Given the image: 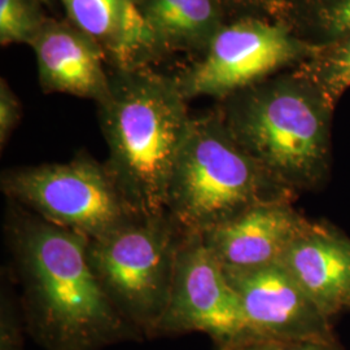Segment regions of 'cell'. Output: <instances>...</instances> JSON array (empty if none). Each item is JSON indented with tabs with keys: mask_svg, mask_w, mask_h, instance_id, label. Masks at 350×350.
I'll return each mask as SVG.
<instances>
[{
	"mask_svg": "<svg viewBox=\"0 0 350 350\" xmlns=\"http://www.w3.org/2000/svg\"><path fill=\"white\" fill-rule=\"evenodd\" d=\"M3 231L29 336L44 350H104L143 336L105 295L90 239L7 200Z\"/></svg>",
	"mask_w": 350,
	"mask_h": 350,
	"instance_id": "obj_1",
	"label": "cell"
},
{
	"mask_svg": "<svg viewBox=\"0 0 350 350\" xmlns=\"http://www.w3.org/2000/svg\"><path fill=\"white\" fill-rule=\"evenodd\" d=\"M175 75L152 66L113 69L109 91L98 103L108 148L105 166L130 209L166 212L174 165L192 116Z\"/></svg>",
	"mask_w": 350,
	"mask_h": 350,
	"instance_id": "obj_2",
	"label": "cell"
},
{
	"mask_svg": "<svg viewBox=\"0 0 350 350\" xmlns=\"http://www.w3.org/2000/svg\"><path fill=\"white\" fill-rule=\"evenodd\" d=\"M239 144L297 195L325 187L335 105L295 68L218 101Z\"/></svg>",
	"mask_w": 350,
	"mask_h": 350,
	"instance_id": "obj_3",
	"label": "cell"
},
{
	"mask_svg": "<svg viewBox=\"0 0 350 350\" xmlns=\"http://www.w3.org/2000/svg\"><path fill=\"white\" fill-rule=\"evenodd\" d=\"M297 196L239 144L217 105L192 116L166 201V212L186 232L201 234L256 204Z\"/></svg>",
	"mask_w": 350,
	"mask_h": 350,
	"instance_id": "obj_4",
	"label": "cell"
},
{
	"mask_svg": "<svg viewBox=\"0 0 350 350\" xmlns=\"http://www.w3.org/2000/svg\"><path fill=\"white\" fill-rule=\"evenodd\" d=\"M186 234L165 212L137 215L88 241V261L101 288L143 338H154L163 319Z\"/></svg>",
	"mask_w": 350,
	"mask_h": 350,
	"instance_id": "obj_5",
	"label": "cell"
},
{
	"mask_svg": "<svg viewBox=\"0 0 350 350\" xmlns=\"http://www.w3.org/2000/svg\"><path fill=\"white\" fill-rule=\"evenodd\" d=\"M0 188L7 200L88 239L104 237L138 215L127 205L105 163L88 152L69 163L4 170Z\"/></svg>",
	"mask_w": 350,
	"mask_h": 350,
	"instance_id": "obj_6",
	"label": "cell"
},
{
	"mask_svg": "<svg viewBox=\"0 0 350 350\" xmlns=\"http://www.w3.org/2000/svg\"><path fill=\"white\" fill-rule=\"evenodd\" d=\"M315 51L280 21L265 16L228 20L208 47L175 75L187 100L222 101L273 75L299 68Z\"/></svg>",
	"mask_w": 350,
	"mask_h": 350,
	"instance_id": "obj_7",
	"label": "cell"
},
{
	"mask_svg": "<svg viewBox=\"0 0 350 350\" xmlns=\"http://www.w3.org/2000/svg\"><path fill=\"white\" fill-rule=\"evenodd\" d=\"M201 332L215 348L250 338L237 292L199 232H187L178 253L174 282L154 338Z\"/></svg>",
	"mask_w": 350,
	"mask_h": 350,
	"instance_id": "obj_8",
	"label": "cell"
},
{
	"mask_svg": "<svg viewBox=\"0 0 350 350\" xmlns=\"http://www.w3.org/2000/svg\"><path fill=\"white\" fill-rule=\"evenodd\" d=\"M224 270L238 295L250 338L338 340L331 319L282 263Z\"/></svg>",
	"mask_w": 350,
	"mask_h": 350,
	"instance_id": "obj_9",
	"label": "cell"
},
{
	"mask_svg": "<svg viewBox=\"0 0 350 350\" xmlns=\"http://www.w3.org/2000/svg\"><path fill=\"white\" fill-rule=\"evenodd\" d=\"M291 199L260 202L201 232L224 269L239 270L280 262L309 222Z\"/></svg>",
	"mask_w": 350,
	"mask_h": 350,
	"instance_id": "obj_10",
	"label": "cell"
},
{
	"mask_svg": "<svg viewBox=\"0 0 350 350\" xmlns=\"http://www.w3.org/2000/svg\"><path fill=\"white\" fill-rule=\"evenodd\" d=\"M44 94H68L100 103L109 91L108 59L100 46L69 20L49 18L29 44Z\"/></svg>",
	"mask_w": 350,
	"mask_h": 350,
	"instance_id": "obj_11",
	"label": "cell"
},
{
	"mask_svg": "<svg viewBox=\"0 0 350 350\" xmlns=\"http://www.w3.org/2000/svg\"><path fill=\"white\" fill-rule=\"evenodd\" d=\"M280 263L332 319L350 313V238L327 221H310Z\"/></svg>",
	"mask_w": 350,
	"mask_h": 350,
	"instance_id": "obj_12",
	"label": "cell"
},
{
	"mask_svg": "<svg viewBox=\"0 0 350 350\" xmlns=\"http://www.w3.org/2000/svg\"><path fill=\"white\" fill-rule=\"evenodd\" d=\"M66 20L104 51L112 69L152 66L161 60L137 0H59Z\"/></svg>",
	"mask_w": 350,
	"mask_h": 350,
	"instance_id": "obj_13",
	"label": "cell"
},
{
	"mask_svg": "<svg viewBox=\"0 0 350 350\" xmlns=\"http://www.w3.org/2000/svg\"><path fill=\"white\" fill-rule=\"evenodd\" d=\"M161 57H199L228 21L219 0H137Z\"/></svg>",
	"mask_w": 350,
	"mask_h": 350,
	"instance_id": "obj_14",
	"label": "cell"
},
{
	"mask_svg": "<svg viewBox=\"0 0 350 350\" xmlns=\"http://www.w3.org/2000/svg\"><path fill=\"white\" fill-rule=\"evenodd\" d=\"M267 17L314 47L350 36V0H276Z\"/></svg>",
	"mask_w": 350,
	"mask_h": 350,
	"instance_id": "obj_15",
	"label": "cell"
},
{
	"mask_svg": "<svg viewBox=\"0 0 350 350\" xmlns=\"http://www.w3.org/2000/svg\"><path fill=\"white\" fill-rule=\"evenodd\" d=\"M296 69L336 107L350 88V36L315 47L313 55Z\"/></svg>",
	"mask_w": 350,
	"mask_h": 350,
	"instance_id": "obj_16",
	"label": "cell"
},
{
	"mask_svg": "<svg viewBox=\"0 0 350 350\" xmlns=\"http://www.w3.org/2000/svg\"><path fill=\"white\" fill-rule=\"evenodd\" d=\"M43 0H0V43L30 44L49 17L42 11Z\"/></svg>",
	"mask_w": 350,
	"mask_h": 350,
	"instance_id": "obj_17",
	"label": "cell"
},
{
	"mask_svg": "<svg viewBox=\"0 0 350 350\" xmlns=\"http://www.w3.org/2000/svg\"><path fill=\"white\" fill-rule=\"evenodd\" d=\"M26 332L20 296L13 293L11 273L7 270L0 293V350H24Z\"/></svg>",
	"mask_w": 350,
	"mask_h": 350,
	"instance_id": "obj_18",
	"label": "cell"
},
{
	"mask_svg": "<svg viewBox=\"0 0 350 350\" xmlns=\"http://www.w3.org/2000/svg\"><path fill=\"white\" fill-rule=\"evenodd\" d=\"M217 350H342L338 340H287V338H248L239 340Z\"/></svg>",
	"mask_w": 350,
	"mask_h": 350,
	"instance_id": "obj_19",
	"label": "cell"
},
{
	"mask_svg": "<svg viewBox=\"0 0 350 350\" xmlns=\"http://www.w3.org/2000/svg\"><path fill=\"white\" fill-rule=\"evenodd\" d=\"M23 117V107L5 79L0 81V147L7 146Z\"/></svg>",
	"mask_w": 350,
	"mask_h": 350,
	"instance_id": "obj_20",
	"label": "cell"
},
{
	"mask_svg": "<svg viewBox=\"0 0 350 350\" xmlns=\"http://www.w3.org/2000/svg\"><path fill=\"white\" fill-rule=\"evenodd\" d=\"M228 20L245 16H265L276 0H219Z\"/></svg>",
	"mask_w": 350,
	"mask_h": 350,
	"instance_id": "obj_21",
	"label": "cell"
}]
</instances>
